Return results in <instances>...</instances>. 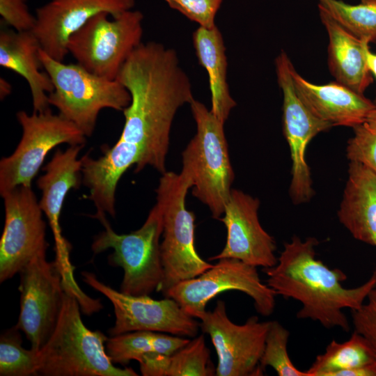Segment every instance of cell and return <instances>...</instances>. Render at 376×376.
Returning <instances> with one entry per match:
<instances>
[{
	"mask_svg": "<svg viewBox=\"0 0 376 376\" xmlns=\"http://www.w3.org/2000/svg\"><path fill=\"white\" fill-rule=\"evenodd\" d=\"M116 79L131 97L123 111L125 123L118 139L140 148L141 159L135 172L150 166L164 173L174 117L181 107L194 100L176 52L155 41L142 42Z\"/></svg>",
	"mask_w": 376,
	"mask_h": 376,
	"instance_id": "cell-1",
	"label": "cell"
},
{
	"mask_svg": "<svg viewBox=\"0 0 376 376\" xmlns=\"http://www.w3.org/2000/svg\"><path fill=\"white\" fill-rule=\"evenodd\" d=\"M315 237L303 241L294 235L278 258L277 263L263 268L267 276V284L277 295L292 298L301 304L297 312L299 319L318 321L324 327H339L350 331L344 308L357 309L376 287V269L363 284L346 288L342 282L347 276L342 270L331 269L316 259Z\"/></svg>",
	"mask_w": 376,
	"mask_h": 376,
	"instance_id": "cell-2",
	"label": "cell"
},
{
	"mask_svg": "<svg viewBox=\"0 0 376 376\" xmlns=\"http://www.w3.org/2000/svg\"><path fill=\"white\" fill-rule=\"evenodd\" d=\"M64 298L54 332L40 350L38 375L44 376H136L130 368L114 366L106 351L108 337L84 324L79 300L63 285Z\"/></svg>",
	"mask_w": 376,
	"mask_h": 376,
	"instance_id": "cell-3",
	"label": "cell"
},
{
	"mask_svg": "<svg viewBox=\"0 0 376 376\" xmlns=\"http://www.w3.org/2000/svg\"><path fill=\"white\" fill-rule=\"evenodd\" d=\"M196 133L182 153L181 173L191 182L192 195L210 209L212 217L224 212L234 180L224 125L196 100L190 103Z\"/></svg>",
	"mask_w": 376,
	"mask_h": 376,
	"instance_id": "cell-4",
	"label": "cell"
},
{
	"mask_svg": "<svg viewBox=\"0 0 376 376\" xmlns=\"http://www.w3.org/2000/svg\"><path fill=\"white\" fill-rule=\"evenodd\" d=\"M38 55L54 86V90L48 94L49 104L86 137L93 134L103 109L123 111L129 106L130 93L117 79L94 75L77 63H64L55 60L41 48Z\"/></svg>",
	"mask_w": 376,
	"mask_h": 376,
	"instance_id": "cell-5",
	"label": "cell"
},
{
	"mask_svg": "<svg viewBox=\"0 0 376 376\" xmlns=\"http://www.w3.org/2000/svg\"><path fill=\"white\" fill-rule=\"evenodd\" d=\"M191 181L181 173L166 171L156 189L163 217L160 243L164 279L158 291L164 295L180 281L195 278L213 265L201 258L195 247V214L186 208Z\"/></svg>",
	"mask_w": 376,
	"mask_h": 376,
	"instance_id": "cell-6",
	"label": "cell"
},
{
	"mask_svg": "<svg viewBox=\"0 0 376 376\" xmlns=\"http://www.w3.org/2000/svg\"><path fill=\"white\" fill-rule=\"evenodd\" d=\"M97 219L104 230L94 237L91 249L94 254L113 249L108 263L123 269L120 291L134 296L149 295L158 291L164 279L159 243L163 231L160 207L156 203L143 224L127 234L116 233L106 215Z\"/></svg>",
	"mask_w": 376,
	"mask_h": 376,
	"instance_id": "cell-7",
	"label": "cell"
},
{
	"mask_svg": "<svg viewBox=\"0 0 376 376\" xmlns=\"http://www.w3.org/2000/svg\"><path fill=\"white\" fill-rule=\"evenodd\" d=\"M100 13L68 39V53L88 72L116 79L123 65L142 42L143 15L130 10L112 17Z\"/></svg>",
	"mask_w": 376,
	"mask_h": 376,
	"instance_id": "cell-8",
	"label": "cell"
},
{
	"mask_svg": "<svg viewBox=\"0 0 376 376\" xmlns=\"http://www.w3.org/2000/svg\"><path fill=\"white\" fill-rule=\"evenodd\" d=\"M22 129V138L15 151L0 161V194L19 186L31 187L45 157L56 146H84L86 136L72 122L50 109L29 114H16Z\"/></svg>",
	"mask_w": 376,
	"mask_h": 376,
	"instance_id": "cell-9",
	"label": "cell"
},
{
	"mask_svg": "<svg viewBox=\"0 0 376 376\" xmlns=\"http://www.w3.org/2000/svg\"><path fill=\"white\" fill-rule=\"evenodd\" d=\"M199 276L179 282L164 295L176 301L190 316L200 319L206 305L221 292L237 290L253 301L256 311L270 315L275 308L276 292L263 283L256 267L235 258H220Z\"/></svg>",
	"mask_w": 376,
	"mask_h": 376,
	"instance_id": "cell-10",
	"label": "cell"
},
{
	"mask_svg": "<svg viewBox=\"0 0 376 376\" xmlns=\"http://www.w3.org/2000/svg\"><path fill=\"white\" fill-rule=\"evenodd\" d=\"M46 253L37 255L19 272L20 310L15 327L38 351L54 332L64 298L61 269L56 260H47Z\"/></svg>",
	"mask_w": 376,
	"mask_h": 376,
	"instance_id": "cell-11",
	"label": "cell"
},
{
	"mask_svg": "<svg viewBox=\"0 0 376 376\" xmlns=\"http://www.w3.org/2000/svg\"><path fill=\"white\" fill-rule=\"evenodd\" d=\"M81 276L87 285L104 295L113 305L115 322L108 329L110 336L135 331L191 338L198 334L200 323L173 299L156 300L149 295H130L101 282L93 273L83 272Z\"/></svg>",
	"mask_w": 376,
	"mask_h": 376,
	"instance_id": "cell-12",
	"label": "cell"
},
{
	"mask_svg": "<svg viewBox=\"0 0 376 376\" xmlns=\"http://www.w3.org/2000/svg\"><path fill=\"white\" fill-rule=\"evenodd\" d=\"M199 320L200 328L210 336L217 354V376L263 375L260 362L270 321L260 322L251 316L244 324H236L228 317L222 300Z\"/></svg>",
	"mask_w": 376,
	"mask_h": 376,
	"instance_id": "cell-13",
	"label": "cell"
},
{
	"mask_svg": "<svg viewBox=\"0 0 376 376\" xmlns=\"http://www.w3.org/2000/svg\"><path fill=\"white\" fill-rule=\"evenodd\" d=\"M292 62L284 51L275 59L277 82L283 93V131L292 160L289 195L295 205L309 201L314 195L311 171L306 159L309 142L332 126L314 116L297 95L290 72Z\"/></svg>",
	"mask_w": 376,
	"mask_h": 376,
	"instance_id": "cell-14",
	"label": "cell"
},
{
	"mask_svg": "<svg viewBox=\"0 0 376 376\" xmlns=\"http://www.w3.org/2000/svg\"><path fill=\"white\" fill-rule=\"evenodd\" d=\"M5 222L0 240V282L15 274L47 251L46 223L31 187L19 186L1 196Z\"/></svg>",
	"mask_w": 376,
	"mask_h": 376,
	"instance_id": "cell-15",
	"label": "cell"
},
{
	"mask_svg": "<svg viewBox=\"0 0 376 376\" xmlns=\"http://www.w3.org/2000/svg\"><path fill=\"white\" fill-rule=\"evenodd\" d=\"M259 205L258 198L232 189L224 217L219 219L227 230L226 242L222 251L209 260L235 258L263 268L277 263L276 242L259 221Z\"/></svg>",
	"mask_w": 376,
	"mask_h": 376,
	"instance_id": "cell-16",
	"label": "cell"
},
{
	"mask_svg": "<svg viewBox=\"0 0 376 376\" xmlns=\"http://www.w3.org/2000/svg\"><path fill=\"white\" fill-rule=\"evenodd\" d=\"M134 4L135 0H51L36 9L32 31L45 53L63 61L69 38L91 17L100 13L115 17Z\"/></svg>",
	"mask_w": 376,
	"mask_h": 376,
	"instance_id": "cell-17",
	"label": "cell"
},
{
	"mask_svg": "<svg viewBox=\"0 0 376 376\" xmlns=\"http://www.w3.org/2000/svg\"><path fill=\"white\" fill-rule=\"evenodd\" d=\"M83 146H70L65 151L57 150L45 166V173L37 180L42 193L39 204L54 238L55 260L65 274H72L74 267L70 259V244L62 235L60 217L67 194L82 182V162L78 156Z\"/></svg>",
	"mask_w": 376,
	"mask_h": 376,
	"instance_id": "cell-18",
	"label": "cell"
},
{
	"mask_svg": "<svg viewBox=\"0 0 376 376\" xmlns=\"http://www.w3.org/2000/svg\"><path fill=\"white\" fill-rule=\"evenodd\" d=\"M295 91L306 108L332 126L354 127L365 118L374 102L336 81L315 84L301 77L291 65Z\"/></svg>",
	"mask_w": 376,
	"mask_h": 376,
	"instance_id": "cell-19",
	"label": "cell"
},
{
	"mask_svg": "<svg viewBox=\"0 0 376 376\" xmlns=\"http://www.w3.org/2000/svg\"><path fill=\"white\" fill-rule=\"evenodd\" d=\"M81 159L82 182L88 188V197L96 208L93 217L106 214L115 217L117 185L129 168L140 164V148L118 139L112 147L104 150L100 157L94 159L86 154Z\"/></svg>",
	"mask_w": 376,
	"mask_h": 376,
	"instance_id": "cell-20",
	"label": "cell"
},
{
	"mask_svg": "<svg viewBox=\"0 0 376 376\" xmlns=\"http://www.w3.org/2000/svg\"><path fill=\"white\" fill-rule=\"evenodd\" d=\"M338 220L359 241L376 247V173L350 162Z\"/></svg>",
	"mask_w": 376,
	"mask_h": 376,
	"instance_id": "cell-21",
	"label": "cell"
},
{
	"mask_svg": "<svg viewBox=\"0 0 376 376\" xmlns=\"http://www.w3.org/2000/svg\"><path fill=\"white\" fill-rule=\"evenodd\" d=\"M40 42L33 31H0V65L22 76L27 81L32 97L33 112L49 108L48 94L54 86L48 74L41 72Z\"/></svg>",
	"mask_w": 376,
	"mask_h": 376,
	"instance_id": "cell-22",
	"label": "cell"
},
{
	"mask_svg": "<svg viewBox=\"0 0 376 376\" xmlns=\"http://www.w3.org/2000/svg\"><path fill=\"white\" fill-rule=\"evenodd\" d=\"M320 17L329 37L328 66L337 82L363 94L373 81L364 56L362 40L357 38L323 8L318 6Z\"/></svg>",
	"mask_w": 376,
	"mask_h": 376,
	"instance_id": "cell-23",
	"label": "cell"
},
{
	"mask_svg": "<svg viewBox=\"0 0 376 376\" xmlns=\"http://www.w3.org/2000/svg\"><path fill=\"white\" fill-rule=\"evenodd\" d=\"M192 42L199 65L207 72L211 93V111L222 123L227 120L236 102L227 81V57L221 31L217 26H199L192 34Z\"/></svg>",
	"mask_w": 376,
	"mask_h": 376,
	"instance_id": "cell-24",
	"label": "cell"
},
{
	"mask_svg": "<svg viewBox=\"0 0 376 376\" xmlns=\"http://www.w3.org/2000/svg\"><path fill=\"white\" fill-rule=\"evenodd\" d=\"M169 334L135 331L110 336L106 343V351L113 363L125 366L132 360L138 361L147 354L171 355L190 340Z\"/></svg>",
	"mask_w": 376,
	"mask_h": 376,
	"instance_id": "cell-25",
	"label": "cell"
},
{
	"mask_svg": "<svg viewBox=\"0 0 376 376\" xmlns=\"http://www.w3.org/2000/svg\"><path fill=\"white\" fill-rule=\"evenodd\" d=\"M366 368H376V357L367 340L354 331L343 343L332 340L306 372L308 376H333L338 371Z\"/></svg>",
	"mask_w": 376,
	"mask_h": 376,
	"instance_id": "cell-26",
	"label": "cell"
},
{
	"mask_svg": "<svg viewBox=\"0 0 376 376\" xmlns=\"http://www.w3.org/2000/svg\"><path fill=\"white\" fill-rule=\"evenodd\" d=\"M150 373L152 376H212L216 375V368L201 334L171 355H156Z\"/></svg>",
	"mask_w": 376,
	"mask_h": 376,
	"instance_id": "cell-27",
	"label": "cell"
},
{
	"mask_svg": "<svg viewBox=\"0 0 376 376\" xmlns=\"http://www.w3.org/2000/svg\"><path fill=\"white\" fill-rule=\"evenodd\" d=\"M318 6L357 38L376 44V3L352 5L341 0H318Z\"/></svg>",
	"mask_w": 376,
	"mask_h": 376,
	"instance_id": "cell-28",
	"label": "cell"
},
{
	"mask_svg": "<svg viewBox=\"0 0 376 376\" xmlns=\"http://www.w3.org/2000/svg\"><path fill=\"white\" fill-rule=\"evenodd\" d=\"M15 326L0 336V375H38L40 351L22 346V335Z\"/></svg>",
	"mask_w": 376,
	"mask_h": 376,
	"instance_id": "cell-29",
	"label": "cell"
},
{
	"mask_svg": "<svg viewBox=\"0 0 376 376\" xmlns=\"http://www.w3.org/2000/svg\"><path fill=\"white\" fill-rule=\"evenodd\" d=\"M290 332L277 321H270L265 347L260 359L264 370L271 366L279 376H308L292 363L287 350Z\"/></svg>",
	"mask_w": 376,
	"mask_h": 376,
	"instance_id": "cell-30",
	"label": "cell"
},
{
	"mask_svg": "<svg viewBox=\"0 0 376 376\" xmlns=\"http://www.w3.org/2000/svg\"><path fill=\"white\" fill-rule=\"evenodd\" d=\"M373 102V108L363 121L353 127L346 156L350 162H359L376 173V97Z\"/></svg>",
	"mask_w": 376,
	"mask_h": 376,
	"instance_id": "cell-31",
	"label": "cell"
},
{
	"mask_svg": "<svg viewBox=\"0 0 376 376\" xmlns=\"http://www.w3.org/2000/svg\"><path fill=\"white\" fill-rule=\"evenodd\" d=\"M171 8L178 10L199 26H216L215 17L223 0H164Z\"/></svg>",
	"mask_w": 376,
	"mask_h": 376,
	"instance_id": "cell-32",
	"label": "cell"
},
{
	"mask_svg": "<svg viewBox=\"0 0 376 376\" xmlns=\"http://www.w3.org/2000/svg\"><path fill=\"white\" fill-rule=\"evenodd\" d=\"M367 302L351 310L354 331L368 343L376 357V287L368 295Z\"/></svg>",
	"mask_w": 376,
	"mask_h": 376,
	"instance_id": "cell-33",
	"label": "cell"
},
{
	"mask_svg": "<svg viewBox=\"0 0 376 376\" xmlns=\"http://www.w3.org/2000/svg\"><path fill=\"white\" fill-rule=\"evenodd\" d=\"M0 15L3 24L17 31H32L36 23L26 0H0Z\"/></svg>",
	"mask_w": 376,
	"mask_h": 376,
	"instance_id": "cell-34",
	"label": "cell"
},
{
	"mask_svg": "<svg viewBox=\"0 0 376 376\" xmlns=\"http://www.w3.org/2000/svg\"><path fill=\"white\" fill-rule=\"evenodd\" d=\"M363 41L365 61L366 66L371 73L376 78V54L370 49V42L367 39H361Z\"/></svg>",
	"mask_w": 376,
	"mask_h": 376,
	"instance_id": "cell-35",
	"label": "cell"
},
{
	"mask_svg": "<svg viewBox=\"0 0 376 376\" xmlns=\"http://www.w3.org/2000/svg\"><path fill=\"white\" fill-rule=\"evenodd\" d=\"M12 91L11 84L4 78H0V97L1 100L5 99Z\"/></svg>",
	"mask_w": 376,
	"mask_h": 376,
	"instance_id": "cell-36",
	"label": "cell"
},
{
	"mask_svg": "<svg viewBox=\"0 0 376 376\" xmlns=\"http://www.w3.org/2000/svg\"><path fill=\"white\" fill-rule=\"evenodd\" d=\"M362 3H376V0H361Z\"/></svg>",
	"mask_w": 376,
	"mask_h": 376,
	"instance_id": "cell-37",
	"label": "cell"
}]
</instances>
